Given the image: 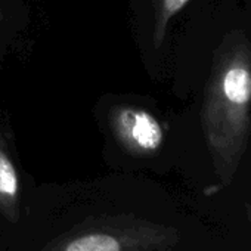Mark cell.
Instances as JSON below:
<instances>
[{
    "label": "cell",
    "instance_id": "obj_1",
    "mask_svg": "<svg viewBox=\"0 0 251 251\" xmlns=\"http://www.w3.org/2000/svg\"><path fill=\"white\" fill-rule=\"evenodd\" d=\"M204 124L217 175L229 183L247 150L251 124V45L242 33L225 40L208 86Z\"/></svg>",
    "mask_w": 251,
    "mask_h": 251
},
{
    "label": "cell",
    "instance_id": "obj_2",
    "mask_svg": "<svg viewBox=\"0 0 251 251\" xmlns=\"http://www.w3.org/2000/svg\"><path fill=\"white\" fill-rule=\"evenodd\" d=\"M118 127L124 139L142 151H157L163 144V129L155 117L135 108L123 109L118 115Z\"/></svg>",
    "mask_w": 251,
    "mask_h": 251
},
{
    "label": "cell",
    "instance_id": "obj_3",
    "mask_svg": "<svg viewBox=\"0 0 251 251\" xmlns=\"http://www.w3.org/2000/svg\"><path fill=\"white\" fill-rule=\"evenodd\" d=\"M62 251H124V244L112 233L92 232L70 239Z\"/></svg>",
    "mask_w": 251,
    "mask_h": 251
},
{
    "label": "cell",
    "instance_id": "obj_4",
    "mask_svg": "<svg viewBox=\"0 0 251 251\" xmlns=\"http://www.w3.org/2000/svg\"><path fill=\"white\" fill-rule=\"evenodd\" d=\"M18 197V176L14 164L3 154H0V204L14 210Z\"/></svg>",
    "mask_w": 251,
    "mask_h": 251
},
{
    "label": "cell",
    "instance_id": "obj_5",
    "mask_svg": "<svg viewBox=\"0 0 251 251\" xmlns=\"http://www.w3.org/2000/svg\"><path fill=\"white\" fill-rule=\"evenodd\" d=\"M189 0H163V14L164 18H170L172 15H175L176 12H179Z\"/></svg>",
    "mask_w": 251,
    "mask_h": 251
}]
</instances>
